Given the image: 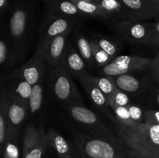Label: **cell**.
I'll list each match as a JSON object with an SVG mask.
<instances>
[{"instance_id":"cell-25","label":"cell","mask_w":159,"mask_h":158,"mask_svg":"<svg viewBox=\"0 0 159 158\" xmlns=\"http://www.w3.org/2000/svg\"><path fill=\"white\" fill-rule=\"evenodd\" d=\"M20 132L10 129L4 146L1 149L3 158H20Z\"/></svg>"},{"instance_id":"cell-33","label":"cell","mask_w":159,"mask_h":158,"mask_svg":"<svg viewBox=\"0 0 159 158\" xmlns=\"http://www.w3.org/2000/svg\"><path fill=\"white\" fill-rule=\"evenodd\" d=\"M131 99L132 98L130 94H127V92L124 91L123 90L120 89L119 88H116L112 104H116V105H120V106L128 107L129 105L132 104ZM112 104H110V105H112Z\"/></svg>"},{"instance_id":"cell-6","label":"cell","mask_w":159,"mask_h":158,"mask_svg":"<svg viewBox=\"0 0 159 158\" xmlns=\"http://www.w3.org/2000/svg\"><path fill=\"white\" fill-rule=\"evenodd\" d=\"M116 35L133 46H149L152 39L153 22L129 20L105 21Z\"/></svg>"},{"instance_id":"cell-29","label":"cell","mask_w":159,"mask_h":158,"mask_svg":"<svg viewBox=\"0 0 159 158\" xmlns=\"http://www.w3.org/2000/svg\"><path fill=\"white\" fill-rule=\"evenodd\" d=\"M110 106L111 109L113 110V112L116 119L120 123L130 127H134L138 125V123L135 122L132 119L127 107L120 106V105H118L116 104H112Z\"/></svg>"},{"instance_id":"cell-21","label":"cell","mask_w":159,"mask_h":158,"mask_svg":"<svg viewBox=\"0 0 159 158\" xmlns=\"http://www.w3.org/2000/svg\"><path fill=\"white\" fill-rule=\"evenodd\" d=\"M74 33V37L75 40L77 49L80 55L85 60V64L89 68H93L96 66L93 57V49H92L91 42L90 39L87 37L82 31L80 30L79 26H77L73 31Z\"/></svg>"},{"instance_id":"cell-31","label":"cell","mask_w":159,"mask_h":158,"mask_svg":"<svg viewBox=\"0 0 159 158\" xmlns=\"http://www.w3.org/2000/svg\"><path fill=\"white\" fill-rule=\"evenodd\" d=\"M148 109L159 110V83L155 82L145 100Z\"/></svg>"},{"instance_id":"cell-30","label":"cell","mask_w":159,"mask_h":158,"mask_svg":"<svg viewBox=\"0 0 159 158\" xmlns=\"http://www.w3.org/2000/svg\"><path fill=\"white\" fill-rule=\"evenodd\" d=\"M90 42H91V46L92 49H93V57H94L96 66H97L99 68H102L113 60L112 57L107 52H105L103 50L101 49L96 44L94 40L90 39Z\"/></svg>"},{"instance_id":"cell-42","label":"cell","mask_w":159,"mask_h":158,"mask_svg":"<svg viewBox=\"0 0 159 158\" xmlns=\"http://www.w3.org/2000/svg\"><path fill=\"white\" fill-rule=\"evenodd\" d=\"M43 1H44L45 2H48V1H50V0H43Z\"/></svg>"},{"instance_id":"cell-17","label":"cell","mask_w":159,"mask_h":158,"mask_svg":"<svg viewBox=\"0 0 159 158\" xmlns=\"http://www.w3.org/2000/svg\"><path fill=\"white\" fill-rule=\"evenodd\" d=\"M0 29V64L5 74H7L14 69V66L19 62L9 40L6 23L2 22Z\"/></svg>"},{"instance_id":"cell-34","label":"cell","mask_w":159,"mask_h":158,"mask_svg":"<svg viewBox=\"0 0 159 158\" xmlns=\"http://www.w3.org/2000/svg\"><path fill=\"white\" fill-rule=\"evenodd\" d=\"M144 117L145 123L151 125H159V110L145 108Z\"/></svg>"},{"instance_id":"cell-3","label":"cell","mask_w":159,"mask_h":158,"mask_svg":"<svg viewBox=\"0 0 159 158\" xmlns=\"http://www.w3.org/2000/svg\"><path fill=\"white\" fill-rule=\"evenodd\" d=\"M73 149L82 158H130L120 140H111L90 136L86 133L74 134Z\"/></svg>"},{"instance_id":"cell-22","label":"cell","mask_w":159,"mask_h":158,"mask_svg":"<svg viewBox=\"0 0 159 158\" xmlns=\"http://www.w3.org/2000/svg\"><path fill=\"white\" fill-rule=\"evenodd\" d=\"M71 1L86 16H88V18L97 19L104 22L113 20V16L97 3L79 1V0H71Z\"/></svg>"},{"instance_id":"cell-27","label":"cell","mask_w":159,"mask_h":158,"mask_svg":"<svg viewBox=\"0 0 159 158\" xmlns=\"http://www.w3.org/2000/svg\"><path fill=\"white\" fill-rule=\"evenodd\" d=\"M93 78L101 91H102V93L107 97L109 102V105L113 103V96H114V93L117 88L114 77L108 75H104L102 77H94L93 76Z\"/></svg>"},{"instance_id":"cell-40","label":"cell","mask_w":159,"mask_h":158,"mask_svg":"<svg viewBox=\"0 0 159 158\" xmlns=\"http://www.w3.org/2000/svg\"><path fill=\"white\" fill-rule=\"evenodd\" d=\"M75 158H82V157H81V156H78V155L75 154Z\"/></svg>"},{"instance_id":"cell-16","label":"cell","mask_w":159,"mask_h":158,"mask_svg":"<svg viewBox=\"0 0 159 158\" xmlns=\"http://www.w3.org/2000/svg\"><path fill=\"white\" fill-rule=\"evenodd\" d=\"M45 6L47 13L74 19L80 22L89 19L71 0H50L46 2Z\"/></svg>"},{"instance_id":"cell-19","label":"cell","mask_w":159,"mask_h":158,"mask_svg":"<svg viewBox=\"0 0 159 158\" xmlns=\"http://www.w3.org/2000/svg\"><path fill=\"white\" fill-rule=\"evenodd\" d=\"M29 112V102L9 97L8 115L10 129L20 132Z\"/></svg>"},{"instance_id":"cell-26","label":"cell","mask_w":159,"mask_h":158,"mask_svg":"<svg viewBox=\"0 0 159 158\" xmlns=\"http://www.w3.org/2000/svg\"><path fill=\"white\" fill-rule=\"evenodd\" d=\"M113 16V20H128L127 11L119 0H95Z\"/></svg>"},{"instance_id":"cell-2","label":"cell","mask_w":159,"mask_h":158,"mask_svg":"<svg viewBox=\"0 0 159 158\" xmlns=\"http://www.w3.org/2000/svg\"><path fill=\"white\" fill-rule=\"evenodd\" d=\"M7 33L18 62L27 56L33 40L34 14L32 6L23 1H16L9 9Z\"/></svg>"},{"instance_id":"cell-38","label":"cell","mask_w":159,"mask_h":158,"mask_svg":"<svg viewBox=\"0 0 159 158\" xmlns=\"http://www.w3.org/2000/svg\"><path fill=\"white\" fill-rule=\"evenodd\" d=\"M148 46L153 47L154 49L156 50L157 52L159 51V36L152 38V40H151V43Z\"/></svg>"},{"instance_id":"cell-4","label":"cell","mask_w":159,"mask_h":158,"mask_svg":"<svg viewBox=\"0 0 159 158\" xmlns=\"http://www.w3.org/2000/svg\"><path fill=\"white\" fill-rule=\"evenodd\" d=\"M47 77L50 91L57 102L63 106L82 104V95L74 78L61 65L55 68L48 67Z\"/></svg>"},{"instance_id":"cell-39","label":"cell","mask_w":159,"mask_h":158,"mask_svg":"<svg viewBox=\"0 0 159 158\" xmlns=\"http://www.w3.org/2000/svg\"><path fill=\"white\" fill-rule=\"evenodd\" d=\"M79 1H85V2H95V0H79Z\"/></svg>"},{"instance_id":"cell-7","label":"cell","mask_w":159,"mask_h":158,"mask_svg":"<svg viewBox=\"0 0 159 158\" xmlns=\"http://www.w3.org/2000/svg\"><path fill=\"white\" fill-rule=\"evenodd\" d=\"M81 22L71 18L47 13L39 26L38 44L44 48L54 37L74 31Z\"/></svg>"},{"instance_id":"cell-10","label":"cell","mask_w":159,"mask_h":158,"mask_svg":"<svg viewBox=\"0 0 159 158\" xmlns=\"http://www.w3.org/2000/svg\"><path fill=\"white\" fill-rule=\"evenodd\" d=\"M48 146L44 129L28 124L23 133V158H43Z\"/></svg>"},{"instance_id":"cell-5","label":"cell","mask_w":159,"mask_h":158,"mask_svg":"<svg viewBox=\"0 0 159 158\" xmlns=\"http://www.w3.org/2000/svg\"><path fill=\"white\" fill-rule=\"evenodd\" d=\"M64 108L69 117L90 136L111 140H119L110 125H107L96 112L84 106L83 104L65 105Z\"/></svg>"},{"instance_id":"cell-15","label":"cell","mask_w":159,"mask_h":158,"mask_svg":"<svg viewBox=\"0 0 159 158\" xmlns=\"http://www.w3.org/2000/svg\"><path fill=\"white\" fill-rule=\"evenodd\" d=\"M61 65L74 79L79 80L87 73L86 64L79 51L68 43L63 56Z\"/></svg>"},{"instance_id":"cell-9","label":"cell","mask_w":159,"mask_h":158,"mask_svg":"<svg viewBox=\"0 0 159 158\" xmlns=\"http://www.w3.org/2000/svg\"><path fill=\"white\" fill-rule=\"evenodd\" d=\"M114 78L117 88L140 102H145L151 88L155 82L150 70L143 77H136L133 73H128L115 76Z\"/></svg>"},{"instance_id":"cell-12","label":"cell","mask_w":159,"mask_h":158,"mask_svg":"<svg viewBox=\"0 0 159 158\" xmlns=\"http://www.w3.org/2000/svg\"><path fill=\"white\" fill-rule=\"evenodd\" d=\"M78 81L82 85L83 89L85 90L89 100L90 101L93 107L104 117L107 118L109 122H113L116 120V119L114 114L110 111V106L109 105L107 97L99 88L96 82L95 81L93 76L86 73Z\"/></svg>"},{"instance_id":"cell-23","label":"cell","mask_w":159,"mask_h":158,"mask_svg":"<svg viewBox=\"0 0 159 158\" xmlns=\"http://www.w3.org/2000/svg\"><path fill=\"white\" fill-rule=\"evenodd\" d=\"M9 96L1 89L0 95V150L4 146L6 139L10 129L9 115H8Z\"/></svg>"},{"instance_id":"cell-24","label":"cell","mask_w":159,"mask_h":158,"mask_svg":"<svg viewBox=\"0 0 159 158\" xmlns=\"http://www.w3.org/2000/svg\"><path fill=\"white\" fill-rule=\"evenodd\" d=\"M45 100L44 81L33 85L32 91L30 96L29 108L30 113L32 115H37L42 111Z\"/></svg>"},{"instance_id":"cell-35","label":"cell","mask_w":159,"mask_h":158,"mask_svg":"<svg viewBox=\"0 0 159 158\" xmlns=\"http://www.w3.org/2000/svg\"><path fill=\"white\" fill-rule=\"evenodd\" d=\"M150 73L155 82L159 83V51L155 54V57L152 60V68L150 69Z\"/></svg>"},{"instance_id":"cell-41","label":"cell","mask_w":159,"mask_h":158,"mask_svg":"<svg viewBox=\"0 0 159 158\" xmlns=\"http://www.w3.org/2000/svg\"><path fill=\"white\" fill-rule=\"evenodd\" d=\"M152 1L155 2H157V3H159V0H152Z\"/></svg>"},{"instance_id":"cell-8","label":"cell","mask_w":159,"mask_h":158,"mask_svg":"<svg viewBox=\"0 0 159 158\" xmlns=\"http://www.w3.org/2000/svg\"><path fill=\"white\" fill-rule=\"evenodd\" d=\"M153 58L137 55H120L102 68L103 75L115 76L134 72H144L152 68Z\"/></svg>"},{"instance_id":"cell-1","label":"cell","mask_w":159,"mask_h":158,"mask_svg":"<svg viewBox=\"0 0 159 158\" xmlns=\"http://www.w3.org/2000/svg\"><path fill=\"white\" fill-rule=\"evenodd\" d=\"M109 123L130 158H159V125L143 123L130 127L117 119Z\"/></svg>"},{"instance_id":"cell-36","label":"cell","mask_w":159,"mask_h":158,"mask_svg":"<svg viewBox=\"0 0 159 158\" xmlns=\"http://www.w3.org/2000/svg\"><path fill=\"white\" fill-rule=\"evenodd\" d=\"M10 9V0H0V15L4 16Z\"/></svg>"},{"instance_id":"cell-32","label":"cell","mask_w":159,"mask_h":158,"mask_svg":"<svg viewBox=\"0 0 159 158\" xmlns=\"http://www.w3.org/2000/svg\"><path fill=\"white\" fill-rule=\"evenodd\" d=\"M127 108H128L129 112H130L132 119L135 122L138 124L145 123V117H144L145 108L141 107L138 104L134 103H132Z\"/></svg>"},{"instance_id":"cell-20","label":"cell","mask_w":159,"mask_h":158,"mask_svg":"<svg viewBox=\"0 0 159 158\" xmlns=\"http://www.w3.org/2000/svg\"><path fill=\"white\" fill-rule=\"evenodd\" d=\"M46 140L48 145L51 146L56 151L60 158H75L74 149L68 141L58 132L53 128L46 131Z\"/></svg>"},{"instance_id":"cell-28","label":"cell","mask_w":159,"mask_h":158,"mask_svg":"<svg viewBox=\"0 0 159 158\" xmlns=\"http://www.w3.org/2000/svg\"><path fill=\"white\" fill-rule=\"evenodd\" d=\"M93 40L96 42V44L99 46L105 52H107L112 59H115L117 57V54L120 50V47L117 43L111 39L107 38V37L100 35V34H92L91 38Z\"/></svg>"},{"instance_id":"cell-18","label":"cell","mask_w":159,"mask_h":158,"mask_svg":"<svg viewBox=\"0 0 159 158\" xmlns=\"http://www.w3.org/2000/svg\"><path fill=\"white\" fill-rule=\"evenodd\" d=\"M69 34V33H67L54 37L43 48L48 67L55 68L61 64L62 58L68 43L67 39Z\"/></svg>"},{"instance_id":"cell-37","label":"cell","mask_w":159,"mask_h":158,"mask_svg":"<svg viewBox=\"0 0 159 158\" xmlns=\"http://www.w3.org/2000/svg\"><path fill=\"white\" fill-rule=\"evenodd\" d=\"M154 20L155 21L153 22V26H152V38L159 36V15Z\"/></svg>"},{"instance_id":"cell-11","label":"cell","mask_w":159,"mask_h":158,"mask_svg":"<svg viewBox=\"0 0 159 158\" xmlns=\"http://www.w3.org/2000/svg\"><path fill=\"white\" fill-rule=\"evenodd\" d=\"M32 88L33 85L23 77L20 68L13 69L2 77L1 89L12 99L28 102Z\"/></svg>"},{"instance_id":"cell-14","label":"cell","mask_w":159,"mask_h":158,"mask_svg":"<svg viewBox=\"0 0 159 158\" xmlns=\"http://www.w3.org/2000/svg\"><path fill=\"white\" fill-rule=\"evenodd\" d=\"M127 11L128 20L147 21L159 15V3L152 0H119Z\"/></svg>"},{"instance_id":"cell-13","label":"cell","mask_w":159,"mask_h":158,"mask_svg":"<svg viewBox=\"0 0 159 158\" xmlns=\"http://www.w3.org/2000/svg\"><path fill=\"white\" fill-rule=\"evenodd\" d=\"M23 77L31 85L43 81L48 75V65L45 59L43 50L37 44L35 52L28 61L20 68Z\"/></svg>"}]
</instances>
